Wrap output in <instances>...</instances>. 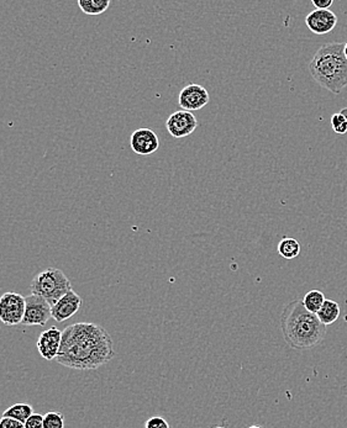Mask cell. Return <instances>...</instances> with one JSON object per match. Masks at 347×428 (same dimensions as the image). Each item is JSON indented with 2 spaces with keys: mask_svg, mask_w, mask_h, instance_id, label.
I'll return each instance as SVG.
<instances>
[{
  "mask_svg": "<svg viewBox=\"0 0 347 428\" xmlns=\"http://www.w3.org/2000/svg\"><path fill=\"white\" fill-rule=\"evenodd\" d=\"M113 340L103 326L79 322L62 331L58 363L77 371H92L109 363L115 350Z\"/></svg>",
  "mask_w": 347,
  "mask_h": 428,
  "instance_id": "6da1fadb",
  "label": "cell"
},
{
  "mask_svg": "<svg viewBox=\"0 0 347 428\" xmlns=\"http://www.w3.org/2000/svg\"><path fill=\"white\" fill-rule=\"evenodd\" d=\"M281 331L287 345L295 350H311L320 345L326 336L325 324L304 308L302 300H293L284 308Z\"/></svg>",
  "mask_w": 347,
  "mask_h": 428,
  "instance_id": "7a4b0ae2",
  "label": "cell"
},
{
  "mask_svg": "<svg viewBox=\"0 0 347 428\" xmlns=\"http://www.w3.org/2000/svg\"><path fill=\"white\" fill-rule=\"evenodd\" d=\"M345 43L330 42L316 51L309 64L311 77L320 87L340 94L347 87V58Z\"/></svg>",
  "mask_w": 347,
  "mask_h": 428,
  "instance_id": "3957f363",
  "label": "cell"
},
{
  "mask_svg": "<svg viewBox=\"0 0 347 428\" xmlns=\"http://www.w3.org/2000/svg\"><path fill=\"white\" fill-rule=\"evenodd\" d=\"M30 289L31 294L43 297L52 306L53 304L72 290V285L61 269L48 268L34 278Z\"/></svg>",
  "mask_w": 347,
  "mask_h": 428,
  "instance_id": "277c9868",
  "label": "cell"
},
{
  "mask_svg": "<svg viewBox=\"0 0 347 428\" xmlns=\"http://www.w3.org/2000/svg\"><path fill=\"white\" fill-rule=\"evenodd\" d=\"M50 319H52V308L46 299L35 294L25 297V315L22 324L45 326Z\"/></svg>",
  "mask_w": 347,
  "mask_h": 428,
  "instance_id": "5b68a950",
  "label": "cell"
},
{
  "mask_svg": "<svg viewBox=\"0 0 347 428\" xmlns=\"http://www.w3.org/2000/svg\"><path fill=\"white\" fill-rule=\"evenodd\" d=\"M25 315V298L9 292L0 297V321L6 326L22 324Z\"/></svg>",
  "mask_w": 347,
  "mask_h": 428,
  "instance_id": "8992f818",
  "label": "cell"
},
{
  "mask_svg": "<svg viewBox=\"0 0 347 428\" xmlns=\"http://www.w3.org/2000/svg\"><path fill=\"white\" fill-rule=\"evenodd\" d=\"M198 126V120L193 113L178 110L169 115L166 122V127L169 135L174 138H185L190 136Z\"/></svg>",
  "mask_w": 347,
  "mask_h": 428,
  "instance_id": "52a82bcc",
  "label": "cell"
},
{
  "mask_svg": "<svg viewBox=\"0 0 347 428\" xmlns=\"http://www.w3.org/2000/svg\"><path fill=\"white\" fill-rule=\"evenodd\" d=\"M211 100V95L203 85L190 84L180 90L178 105L185 111H197L203 109Z\"/></svg>",
  "mask_w": 347,
  "mask_h": 428,
  "instance_id": "ba28073f",
  "label": "cell"
},
{
  "mask_svg": "<svg viewBox=\"0 0 347 428\" xmlns=\"http://www.w3.org/2000/svg\"><path fill=\"white\" fill-rule=\"evenodd\" d=\"M132 151L140 156L153 155L160 148V140L155 131L148 127L137 129L130 138Z\"/></svg>",
  "mask_w": 347,
  "mask_h": 428,
  "instance_id": "9c48e42d",
  "label": "cell"
},
{
  "mask_svg": "<svg viewBox=\"0 0 347 428\" xmlns=\"http://www.w3.org/2000/svg\"><path fill=\"white\" fill-rule=\"evenodd\" d=\"M80 305L82 299L77 292L71 290L51 306L52 319L56 320L57 322H64L78 313Z\"/></svg>",
  "mask_w": 347,
  "mask_h": 428,
  "instance_id": "30bf717a",
  "label": "cell"
},
{
  "mask_svg": "<svg viewBox=\"0 0 347 428\" xmlns=\"http://www.w3.org/2000/svg\"><path fill=\"white\" fill-rule=\"evenodd\" d=\"M61 342H62V331H59L56 327H51L40 334L37 340V350L43 359H56Z\"/></svg>",
  "mask_w": 347,
  "mask_h": 428,
  "instance_id": "8fae6325",
  "label": "cell"
},
{
  "mask_svg": "<svg viewBox=\"0 0 347 428\" xmlns=\"http://www.w3.org/2000/svg\"><path fill=\"white\" fill-rule=\"evenodd\" d=\"M305 24L313 34L325 35L337 27V16L332 10L316 9L305 17Z\"/></svg>",
  "mask_w": 347,
  "mask_h": 428,
  "instance_id": "7c38bea8",
  "label": "cell"
},
{
  "mask_svg": "<svg viewBox=\"0 0 347 428\" xmlns=\"http://www.w3.org/2000/svg\"><path fill=\"white\" fill-rule=\"evenodd\" d=\"M318 319L320 320V322L325 326H330L334 324L339 318H340V305L334 301V300H327L323 304L319 313H316Z\"/></svg>",
  "mask_w": 347,
  "mask_h": 428,
  "instance_id": "4fadbf2b",
  "label": "cell"
},
{
  "mask_svg": "<svg viewBox=\"0 0 347 428\" xmlns=\"http://www.w3.org/2000/svg\"><path fill=\"white\" fill-rule=\"evenodd\" d=\"M111 6V0H78L80 10L87 15H99Z\"/></svg>",
  "mask_w": 347,
  "mask_h": 428,
  "instance_id": "5bb4252c",
  "label": "cell"
},
{
  "mask_svg": "<svg viewBox=\"0 0 347 428\" xmlns=\"http://www.w3.org/2000/svg\"><path fill=\"white\" fill-rule=\"evenodd\" d=\"M278 253L284 259H295L300 255V243L292 237H284L278 243Z\"/></svg>",
  "mask_w": 347,
  "mask_h": 428,
  "instance_id": "9a60e30c",
  "label": "cell"
},
{
  "mask_svg": "<svg viewBox=\"0 0 347 428\" xmlns=\"http://www.w3.org/2000/svg\"><path fill=\"white\" fill-rule=\"evenodd\" d=\"M32 413H35L29 404H15L4 411L3 418H14L16 421L25 423Z\"/></svg>",
  "mask_w": 347,
  "mask_h": 428,
  "instance_id": "2e32d148",
  "label": "cell"
},
{
  "mask_svg": "<svg viewBox=\"0 0 347 428\" xmlns=\"http://www.w3.org/2000/svg\"><path fill=\"white\" fill-rule=\"evenodd\" d=\"M325 295L319 290H311L306 292L303 298V305L304 308L311 313H318L320 310L323 304L325 303Z\"/></svg>",
  "mask_w": 347,
  "mask_h": 428,
  "instance_id": "e0dca14e",
  "label": "cell"
},
{
  "mask_svg": "<svg viewBox=\"0 0 347 428\" xmlns=\"http://www.w3.org/2000/svg\"><path fill=\"white\" fill-rule=\"evenodd\" d=\"M43 428H64V416L61 413L51 411L43 416Z\"/></svg>",
  "mask_w": 347,
  "mask_h": 428,
  "instance_id": "ac0fdd59",
  "label": "cell"
},
{
  "mask_svg": "<svg viewBox=\"0 0 347 428\" xmlns=\"http://www.w3.org/2000/svg\"><path fill=\"white\" fill-rule=\"evenodd\" d=\"M332 130L337 132V135H344L347 134V120L345 116L342 115L341 113H337L332 116Z\"/></svg>",
  "mask_w": 347,
  "mask_h": 428,
  "instance_id": "d6986e66",
  "label": "cell"
},
{
  "mask_svg": "<svg viewBox=\"0 0 347 428\" xmlns=\"http://www.w3.org/2000/svg\"><path fill=\"white\" fill-rule=\"evenodd\" d=\"M24 425L25 428H43V416L40 413H32Z\"/></svg>",
  "mask_w": 347,
  "mask_h": 428,
  "instance_id": "ffe728a7",
  "label": "cell"
},
{
  "mask_svg": "<svg viewBox=\"0 0 347 428\" xmlns=\"http://www.w3.org/2000/svg\"><path fill=\"white\" fill-rule=\"evenodd\" d=\"M145 428H169V425L164 418L155 416V418H151L146 421Z\"/></svg>",
  "mask_w": 347,
  "mask_h": 428,
  "instance_id": "44dd1931",
  "label": "cell"
},
{
  "mask_svg": "<svg viewBox=\"0 0 347 428\" xmlns=\"http://www.w3.org/2000/svg\"><path fill=\"white\" fill-rule=\"evenodd\" d=\"M0 428H25V425L20 421H16L14 418H1Z\"/></svg>",
  "mask_w": 347,
  "mask_h": 428,
  "instance_id": "7402d4cb",
  "label": "cell"
},
{
  "mask_svg": "<svg viewBox=\"0 0 347 428\" xmlns=\"http://www.w3.org/2000/svg\"><path fill=\"white\" fill-rule=\"evenodd\" d=\"M311 4L316 6L318 10H329L330 6L334 4L332 0H313Z\"/></svg>",
  "mask_w": 347,
  "mask_h": 428,
  "instance_id": "603a6c76",
  "label": "cell"
},
{
  "mask_svg": "<svg viewBox=\"0 0 347 428\" xmlns=\"http://www.w3.org/2000/svg\"><path fill=\"white\" fill-rule=\"evenodd\" d=\"M340 113H341L342 115L346 117V120H347V108H344V109H342L341 111H340Z\"/></svg>",
  "mask_w": 347,
  "mask_h": 428,
  "instance_id": "cb8c5ba5",
  "label": "cell"
},
{
  "mask_svg": "<svg viewBox=\"0 0 347 428\" xmlns=\"http://www.w3.org/2000/svg\"><path fill=\"white\" fill-rule=\"evenodd\" d=\"M344 52H345V56H346L347 58V42L346 43H345V48H344Z\"/></svg>",
  "mask_w": 347,
  "mask_h": 428,
  "instance_id": "d4e9b609",
  "label": "cell"
},
{
  "mask_svg": "<svg viewBox=\"0 0 347 428\" xmlns=\"http://www.w3.org/2000/svg\"><path fill=\"white\" fill-rule=\"evenodd\" d=\"M248 428H261L260 426H256V425H253V426H250Z\"/></svg>",
  "mask_w": 347,
  "mask_h": 428,
  "instance_id": "484cf974",
  "label": "cell"
},
{
  "mask_svg": "<svg viewBox=\"0 0 347 428\" xmlns=\"http://www.w3.org/2000/svg\"><path fill=\"white\" fill-rule=\"evenodd\" d=\"M213 428H225V427H222V426H216V427H213Z\"/></svg>",
  "mask_w": 347,
  "mask_h": 428,
  "instance_id": "4316f807",
  "label": "cell"
}]
</instances>
